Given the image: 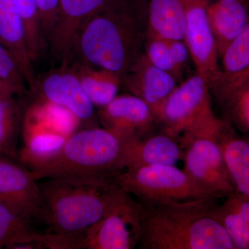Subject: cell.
I'll return each instance as SVG.
<instances>
[{
	"label": "cell",
	"instance_id": "cell-1",
	"mask_svg": "<svg viewBox=\"0 0 249 249\" xmlns=\"http://www.w3.org/2000/svg\"><path fill=\"white\" fill-rule=\"evenodd\" d=\"M40 221L47 227L45 246L80 249L83 234L116 204L124 191L115 182L89 178H44Z\"/></svg>",
	"mask_w": 249,
	"mask_h": 249
},
{
	"label": "cell",
	"instance_id": "cell-2",
	"mask_svg": "<svg viewBox=\"0 0 249 249\" xmlns=\"http://www.w3.org/2000/svg\"><path fill=\"white\" fill-rule=\"evenodd\" d=\"M147 31V0H116L81 26L71 58L122 79L143 53Z\"/></svg>",
	"mask_w": 249,
	"mask_h": 249
},
{
	"label": "cell",
	"instance_id": "cell-3",
	"mask_svg": "<svg viewBox=\"0 0 249 249\" xmlns=\"http://www.w3.org/2000/svg\"><path fill=\"white\" fill-rule=\"evenodd\" d=\"M217 198L138 201L141 249H235L213 216Z\"/></svg>",
	"mask_w": 249,
	"mask_h": 249
},
{
	"label": "cell",
	"instance_id": "cell-4",
	"mask_svg": "<svg viewBox=\"0 0 249 249\" xmlns=\"http://www.w3.org/2000/svg\"><path fill=\"white\" fill-rule=\"evenodd\" d=\"M130 142L104 127L83 129L67 137L53 158L29 170L37 181L78 178L114 182L128 167Z\"/></svg>",
	"mask_w": 249,
	"mask_h": 249
},
{
	"label": "cell",
	"instance_id": "cell-5",
	"mask_svg": "<svg viewBox=\"0 0 249 249\" xmlns=\"http://www.w3.org/2000/svg\"><path fill=\"white\" fill-rule=\"evenodd\" d=\"M157 121L163 124L165 134L178 139L183 147L192 139L213 132L222 120L213 111L209 85L196 73L170 93Z\"/></svg>",
	"mask_w": 249,
	"mask_h": 249
},
{
	"label": "cell",
	"instance_id": "cell-6",
	"mask_svg": "<svg viewBox=\"0 0 249 249\" xmlns=\"http://www.w3.org/2000/svg\"><path fill=\"white\" fill-rule=\"evenodd\" d=\"M114 182L137 200L190 201L216 198L175 165L131 166L116 175ZM218 199V198H217Z\"/></svg>",
	"mask_w": 249,
	"mask_h": 249
},
{
	"label": "cell",
	"instance_id": "cell-7",
	"mask_svg": "<svg viewBox=\"0 0 249 249\" xmlns=\"http://www.w3.org/2000/svg\"><path fill=\"white\" fill-rule=\"evenodd\" d=\"M141 237L138 201L124 192L112 208L89 228L80 242V249H132Z\"/></svg>",
	"mask_w": 249,
	"mask_h": 249
},
{
	"label": "cell",
	"instance_id": "cell-8",
	"mask_svg": "<svg viewBox=\"0 0 249 249\" xmlns=\"http://www.w3.org/2000/svg\"><path fill=\"white\" fill-rule=\"evenodd\" d=\"M183 148V170L201 189L218 199L237 192L220 150L209 135L192 139Z\"/></svg>",
	"mask_w": 249,
	"mask_h": 249
},
{
	"label": "cell",
	"instance_id": "cell-9",
	"mask_svg": "<svg viewBox=\"0 0 249 249\" xmlns=\"http://www.w3.org/2000/svg\"><path fill=\"white\" fill-rule=\"evenodd\" d=\"M184 11V42L196 65V73L209 88L217 79L219 53L208 16V0H181Z\"/></svg>",
	"mask_w": 249,
	"mask_h": 249
},
{
	"label": "cell",
	"instance_id": "cell-10",
	"mask_svg": "<svg viewBox=\"0 0 249 249\" xmlns=\"http://www.w3.org/2000/svg\"><path fill=\"white\" fill-rule=\"evenodd\" d=\"M0 204L27 220H40L41 193L38 181L24 165L0 157Z\"/></svg>",
	"mask_w": 249,
	"mask_h": 249
},
{
	"label": "cell",
	"instance_id": "cell-11",
	"mask_svg": "<svg viewBox=\"0 0 249 249\" xmlns=\"http://www.w3.org/2000/svg\"><path fill=\"white\" fill-rule=\"evenodd\" d=\"M103 127L127 142H138L147 137L156 118L146 103L134 95L117 96L107 106L99 108Z\"/></svg>",
	"mask_w": 249,
	"mask_h": 249
},
{
	"label": "cell",
	"instance_id": "cell-12",
	"mask_svg": "<svg viewBox=\"0 0 249 249\" xmlns=\"http://www.w3.org/2000/svg\"><path fill=\"white\" fill-rule=\"evenodd\" d=\"M116 0H59L58 19L49 40L57 58L66 64L71 59L77 33L86 21Z\"/></svg>",
	"mask_w": 249,
	"mask_h": 249
},
{
	"label": "cell",
	"instance_id": "cell-13",
	"mask_svg": "<svg viewBox=\"0 0 249 249\" xmlns=\"http://www.w3.org/2000/svg\"><path fill=\"white\" fill-rule=\"evenodd\" d=\"M176 83L173 76L154 66L144 53L121 79V84L132 95L146 103L156 120L162 105L176 88Z\"/></svg>",
	"mask_w": 249,
	"mask_h": 249
},
{
	"label": "cell",
	"instance_id": "cell-14",
	"mask_svg": "<svg viewBox=\"0 0 249 249\" xmlns=\"http://www.w3.org/2000/svg\"><path fill=\"white\" fill-rule=\"evenodd\" d=\"M220 56L222 67L209 89L222 106L232 93L249 84V26Z\"/></svg>",
	"mask_w": 249,
	"mask_h": 249
},
{
	"label": "cell",
	"instance_id": "cell-15",
	"mask_svg": "<svg viewBox=\"0 0 249 249\" xmlns=\"http://www.w3.org/2000/svg\"><path fill=\"white\" fill-rule=\"evenodd\" d=\"M42 92L46 102L68 109L78 120H89L93 115L94 107L85 95L78 76L65 65L46 77Z\"/></svg>",
	"mask_w": 249,
	"mask_h": 249
},
{
	"label": "cell",
	"instance_id": "cell-16",
	"mask_svg": "<svg viewBox=\"0 0 249 249\" xmlns=\"http://www.w3.org/2000/svg\"><path fill=\"white\" fill-rule=\"evenodd\" d=\"M0 42L17 62L27 84L35 90L37 78L29 57L25 28L13 0H0Z\"/></svg>",
	"mask_w": 249,
	"mask_h": 249
},
{
	"label": "cell",
	"instance_id": "cell-17",
	"mask_svg": "<svg viewBox=\"0 0 249 249\" xmlns=\"http://www.w3.org/2000/svg\"><path fill=\"white\" fill-rule=\"evenodd\" d=\"M217 144L235 186L236 191L249 196V142L236 133L224 120L210 135Z\"/></svg>",
	"mask_w": 249,
	"mask_h": 249
},
{
	"label": "cell",
	"instance_id": "cell-18",
	"mask_svg": "<svg viewBox=\"0 0 249 249\" xmlns=\"http://www.w3.org/2000/svg\"><path fill=\"white\" fill-rule=\"evenodd\" d=\"M208 16L219 56L249 26L245 0H214L209 2Z\"/></svg>",
	"mask_w": 249,
	"mask_h": 249
},
{
	"label": "cell",
	"instance_id": "cell-19",
	"mask_svg": "<svg viewBox=\"0 0 249 249\" xmlns=\"http://www.w3.org/2000/svg\"><path fill=\"white\" fill-rule=\"evenodd\" d=\"M216 204L212 214L230 237L235 249H249V196L238 192Z\"/></svg>",
	"mask_w": 249,
	"mask_h": 249
},
{
	"label": "cell",
	"instance_id": "cell-20",
	"mask_svg": "<svg viewBox=\"0 0 249 249\" xmlns=\"http://www.w3.org/2000/svg\"><path fill=\"white\" fill-rule=\"evenodd\" d=\"M183 149L178 139L165 133L145 137L138 142H130L128 167L175 165L183 158Z\"/></svg>",
	"mask_w": 249,
	"mask_h": 249
},
{
	"label": "cell",
	"instance_id": "cell-21",
	"mask_svg": "<svg viewBox=\"0 0 249 249\" xmlns=\"http://www.w3.org/2000/svg\"><path fill=\"white\" fill-rule=\"evenodd\" d=\"M147 33L166 40L184 41L185 22L181 0H147Z\"/></svg>",
	"mask_w": 249,
	"mask_h": 249
},
{
	"label": "cell",
	"instance_id": "cell-22",
	"mask_svg": "<svg viewBox=\"0 0 249 249\" xmlns=\"http://www.w3.org/2000/svg\"><path fill=\"white\" fill-rule=\"evenodd\" d=\"M93 107L107 106L118 96L121 78L111 72L78 62L73 69Z\"/></svg>",
	"mask_w": 249,
	"mask_h": 249
},
{
	"label": "cell",
	"instance_id": "cell-23",
	"mask_svg": "<svg viewBox=\"0 0 249 249\" xmlns=\"http://www.w3.org/2000/svg\"><path fill=\"white\" fill-rule=\"evenodd\" d=\"M42 237L32 222L0 204V249H41Z\"/></svg>",
	"mask_w": 249,
	"mask_h": 249
},
{
	"label": "cell",
	"instance_id": "cell-24",
	"mask_svg": "<svg viewBox=\"0 0 249 249\" xmlns=\"http://www.w3.org/2000/svg\"><path fill=\"white\" fill-rule=\"evenodd\" d=\"M45 128L40 127L31 132L21 152L23 164L29 169L53 158L66 142V136L45 124Z\"/></svg>",
	"mask_w": 249,
	"mask_h": 249
},
{
	"label": "cell",
	"instance_id": "cell-25",
	"mask_svg": "<svg viewBox=\"0 0 249 249\" xmlns=\"http://www.w3.org/2000/svg\"><path fill=\"white\" fill-rule=\"evenodd\" d=\"M13 1L24 22L29 57L34 62L40 58L48 45L42 31L36 0Z\"/></svg>",
	"mask_w": 249,
	"mask_h": 249
},
{
	"label": "cell",
	"instance_id": "cell-26",
	"mask_svg": "<svg viewBox=\"0 0 249 249\" xmlns=\"http://www.w3.org/2000/svg\"><path fill=\"white\" fill-rule=\"evenodd\" d=\"M13 96H0V157L16 155L20 111Z\"/></svg>",
	"mask_w": 249,
	"mask_h": 249
},
{
	"label": "cell",
	"instance_id": "cell-27",
	"mask_svg": "<svg viewBox=\"0 0 249 249\" xmlns=\"http://www.w3.org/2000/svg\"><path fill=\"white\" fill-rule=\"evenodd\" d=\"M36 114L37 120L67 137L73 133L77 121H79L68 109L48 102L41 106Z\"/></svg>",
	"mask_w": 249,
	"mask_h": 249
},
{
	"label": "cell",
	"instance_id": "cell-28",
	"mask_svg": "<svg viewBox=\"0 0 249 249\" xmlns=\"http://www.w3.org/2000/svg\"><path fill=\"white\" fill-rule=\"evenodd\" d=\"M227 122L235 124L241 132L249 131V84L245 85L223 103Z\"/></svg>",
	"mask_w": 249,
	"mask_h": 249
},
{
	"label": "cell",
	"instance_id": "cell-29",
	"mask_svg": "<svg viewBox=\"0 0 249 249\" xmlns=\"http://www.w3.org/2000/svg\"><path fill=\"white\" fill-rule=\"evenodd\" d=\"M145 55L152 65L173 76L177 80L181 78L172 61L168 42L159 36L147 33Z\"/></svg>",
	"mask_w": 249,
	"mask_h": 249
},
{
	"label": "cell",
	"instance_id": "cell-30",
	"mask_svg": "<svg viewBox=\"0 0 249 249\" xmlns=\"http://www.w3.org/2000/svg\"><path fill=\"white\" fill-rule=\"evenodd\" d=\"M0 83L13 93L24 90L25 78L13 55L0 42Z\"/></svg>",
	"mask_w": 249,
	"mask_h": 249
},
{
	"label": "cell",
	"instance_id": "cell-31",
	"mask_svg": "<svg viewBox=\"0 0 249 249\" xmlns=\"http://www.w3.org/2000/svg\"><path fill=\"white\" fill-rule=\"evenodd\" d=\"M41 26L47 44L52 37L58 16L59 0H36Z\"/></svg>",
	"mask_w": 249,
	"mask_h": 249
},
{
	"label": "cell",
	"instance_id": "cell-32",
	"mask_svg": "<svg viewBox=\"0 0 249 249\" xmlns=\"http://www.w3.org/2000/svg\"><path fill=\"white\" fill-rule=\"evenodd\" d=\"M169 48L170 57L174 65L176 67L178 73L182 75L190 52L188 47L183 40H167Z\"/></svg>",
	"mask_w": 249,
	"mask_h": 249
},
{
	"label": "cell",
	"instance_id": "cell-33",
	"mask_svg": "<svg viewBox=\"0 0 249 249\" xmlns=\"http://www.w3.org/2000/svg\"><path fill=\"white\" fill-rule=\"evenodd\" d=\"M13 95H14V93L11 92L4 85L0 83V96H13Z\"/></svg>",
	"mask_w": 249,
	"mask_h": 249
}]
</instances>
